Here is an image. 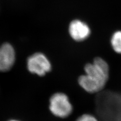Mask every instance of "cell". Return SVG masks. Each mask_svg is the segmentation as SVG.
Returning a JSON list of instances; mask_svg holds the SVG:
<instances>
[{
    "label": "cell",
    "instance_id": "ba28073f",
    "mask_svg": "<svg viewBox=\"0 0 121 121\" xmlns=\"http://www.w3.org/2000/svg\"><path fill=\"white\" fill-rule=\"evenodd\" d=\"M8 121H21L16 120V119H11V120H10Z\"/></svg>",
    "mask_w": 121,
    "mask_h": 121
},
{
    "label": "cell",
    "instance_id": "7a4b0ae2",
    "mask_svg": "<svg viewBox=\"0 0 121 121\" xmlns=\"http://www.w3.org/2000/svg\"><path fill=\"white\" fill-rule=\"evenodd\" d=\"M49 109L55 116L60 118H65L72 112L73 105L65 93L56 92L50 98Z\"/></svg>",
    "mask_w": 121,
    "mask_h": 121
},
{
    "label": "cell",
    "instance_id": "52a82bcc",
    "mask_svg": "<svg viewBox=\"0 0 121 121\" xmlns=\"http://www.w3.org/2000/svg\"><path fill=\"white\" fill-rule=\"evenodd\" d=\"M76 121H98V120L94 116L85 113L79 117Z\"/></svg>",
    "mask_w": 121,
    "mask_h": 121
},
{
    "label": "cell",
    "instance_id": "8992f818",
    "mask_svg": "<svg viewBox=\"0 0 121 121\" xmlns=\"http://www.w3.org/2000/svg\"><path fill=\"white\" fill-rule=\"evenodd\" d=\"M111 43L113 51L121 54V30H118L112 34Z\"/></svg>",
    "mask_w": 121,
    "mask_h": 121
},
{
    "label": "cell",
    "instance_id": "277c9868",
    "mask_svg": "<svg viewBox=\"0 0 121 121\" xmlns=\"http://www.w3.org/2000/svg\"><path fill=\"white\" fill-rule=\"evenodd\" d=\"M70 35L74 40L82 41L89 36L91 31L88 25L80 20H74L69 26Z\"/></svg>",
    "mask_w": 121,
    "mask_h": 121
},
{
    "label": "cell",
    "instance_id": "6da1fadb",
    "mask_svg": "<svg viewBox=\"0 0 121 121\" xmlns=\"http://www.w3.org/2000/svg\"><path fill=\"white\" fill-rule=\"evenodd\" d=\"M85 74L78 78L79 84L86 92L97 93L103 90L109 78V66L104 60L100 57L94 59L92 63L86 64Z\"/></svg>",
    "mask_w": 121,
    "mask_h": 121
},
{
    "label": "cell",
    "instance_id": "3957f363",
    "mask_svg": "<svg viewBox=\"0 0 121 121\" xmlns=\"http://www.w3.org/2000/svg\"><path fill=\"white\" fill-rule=\"evenodd\" d=\"M27 66L30 73L39 76H43L52 69L50 60L41 52H36L30 56L27 60Z\"/></svg>",
    "mask_w": 121,
    "mask_h": 121
},
{
    "label": "cell",
    "instance_id": "5b68a950",
    "mask_svg": "<svg viewBox=\"0 0 121 121\" xmlns=\"http://www.w3.org/2000/svg\"><path fill=\"white\" fill-rule=\"evenodd\" d=\"M15 61V52L9 43L3 44L0 47V71H9Z\"/></svg>",
    "mask_w": 121,
    "mask_h": 121
}]
</instances>
